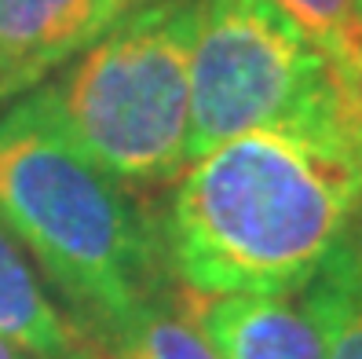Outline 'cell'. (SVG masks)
Masks as SVG:
<instances>
[{
	"mask_svg": "<svg viewBox=\"0 0 362 359\" xmlns=\"http://www.w3.org/2000/svg\"><path fill=\"white\" fill-rule=\"evenodd\" d=\"M286 18H293L311 40L362 70L358 37V0H271Z\"/></svg>",
	"mask_w": 362,
	"mask_h": 359,
	"instance_id": "30bf717a",
	"label": "cell"
},
{
	"mask_svg": "<svg viewBox=\"0 0 362 359\" xmlns=\"http://www.w3.org/2000/svg\"><path fill=\"white\" fill-rule=\"evenodd\" d=\"M0 224L95 345L161 293L158 235L124 183L70 136L40 84L0 114Z\"/></svg>",
	"mask_w": 362,
	"mask_h": 359,
	"instance_id": "7a4b0ae2",
	"label": "cell"
},
{
	"mask_svg": "<svg viewBox=\"0 0 362 359\" xmlns=\"http://www.w3.org/2000/svg\"><path fill=\"white\" fill-rule=\"evenodd\" d=\"M132 0H0V103L62 70Z\"/></svg>",
	"mask_w": 362,
	"mask_h": 359,
	"instance_id": "5b68a950",
	"label": "cell"
},
{
	"mask_svg": "<svg viewBox=\"0 0 362 359\" xmlns=\"http://www.w3.org/2000/svg\"><path fill=\"white\" fill-rule=\"evenodd\" d=\"M0 337L37 359H95L99 345L66 315L33 271L18 239L0 224Z\"/></svg>",
	"mask_w": 362,
	"mask_h": 359,
	"instance_id": "52a82bcc",
	"label": "cell"
},
{
	"mask_svg": "<svg viewBox=\"0 0 362 359\" xmlns=\"http://www.w3.org/2000/svg\"><path fill=\"white\" fill-rule=\"evenodd\" d=\"M183 308L220 359H326L300 293H183Z\"/></svg>",
	"mask_w": 362,
	"mask_h": 359,
	"instance_id": "8992f818",
	"label": "cell"
},
{
	"mask_svg": "<svg viewBox=\"0 0 362 359\" xmlns=\"http://www.w3.org/2000/svg\"><path fill=\"white\" fill-rule=\"evenodd\" d=\"M326 359H362V220L300 290Z\"/></svg>",
	"mask_w": 362,
	"mask_h": 359,
	"instance_id": "ba28073f",
	"label": "cell"
},
{
	"mask_svg": "<svg viewBox=\"0 0 362 359\" xmlns=\"http://www.w3.org/2000/svg\"><path fill=\"white\" fill-rule=\"evenodd\" d=\"M0 359H37V355H30L26 348H18L15 341H8V337H0Z\"/></svg>",
	"mask_w": 362,
	"mask_h": 359,
	"instance_id": "8fae6325",
	"label": "cell"
},
{
	"mask_svg": "<svg viewBox=\"0 0 362 359\" xmlns=\"http://www.w3.org/2000/svg\"><path fill=\"white\" fill-rule=\"evenodd\" d=\"M362 220V89L187 161L158 231L194 297L300 293Z\"/></svg>",
	"mask_w": 362,
	"mask_h": 359,
	"instance_id": "6da1fadb",
	"label": "cell"
},
{
	"mask_svg": "<svg viewBox=\"0 0 362 359\" xmlns=\"http://www.w3.org/2000/svg\"><path fill=\"white\" fill-rule=\"evenodd\" d=\"M202 0H132L55 81L70 136L114 180L154 187L187 169L190 45Z\"/></svg>",
	"mask_w": 362,
	"mask_h": 359,
	"instance_id": "3957f363",
	"label": "cell"
},
{
	"mask_svg": "<svg viewBox=\"0 0 362 359\" xmlns=\"http://www.w3.org/2000/svg\"><path fill=\"white\" fill-rule=\"evenodd\" d=\"M358 37H362V0H358Z\"/></svg>",
	"mask_w": 362,
	"mask_h": 359,
	"instance_id": "7c38bea8",
	"label": "cell"
},
{
	"mask_svg": "<svg viewBox=\"0 0 362 359\" xmlns=\"http://www.w3.org/2000/svg\"><path fill=\"white\" fill-rule=\"evenodd\" d=\"M95 359H220V355L194 330L183 301H168L165 293H158L129 326H121L106 341H99Z\"/></svg>",
	"mask_w": 362,
	"mask_h": 359,
	"instance_id": "9c48e42d",
	"label": "cell"
},
{
	"mask_svg": "<svg viewBox=\"0 0 362 359\" xmlns=\"http://www.w3.org/2000/svg\"><path fill=\"white\" fill-rule=\"evenodd\" d=\"M355 89V62L311 40L271 0H202L190 45L187 161L242 132L308 118Z\"/></svg>",
	"mask_w": 362,
	"mask_h": 359,
	"instance_id": "277c9868",
	"label": "cell"
}]
</instances>
